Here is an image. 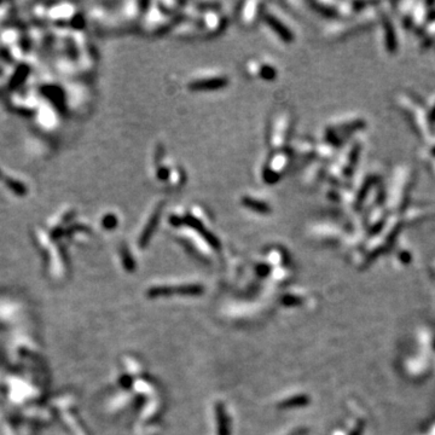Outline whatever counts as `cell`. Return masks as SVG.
<instances>
[{"label":"cell","instance_id":"4","mask_svg":"<svg viewBox=\"0 0 435 435\" xmlns=\"http://www.w3.org/2000/svg\"><path fill=\"white\" fill-rule=\"evenodd\" d=\"M171 23V17L162 9L149 10L144 21V29L150 33H158L167 28Z\"/></svg>","mask_w":435,"mask_h":435},{"label":"cell","instance_id":"7","mask_svg":"<svg viewBox=\"0 0 435 435\" xmlns=\"http://www.w3.org/2000/svg\"><path fill=\"white\" fill-rule=\"evenodd\" d=\"M265 21L267 22V24L270 27H272L273 31L280 36L284 41H292L293 40V33L289 31L287 26L283 23L282 21L277 18L276 16H273L272 14H266L265 15Z\"/></svg>","mask_w":435,"mask_h":435},{"label":"cell","instance_id":"11","mask_svg":"<svg viewBox=\"0 0 435 435\" xmlns=\"http://www.w3.org/2000/svg\"><path fill=\"white\" fill-rule=\"evenodd\" d=\"M322 172H323V170H322L321 165L314 163V165H312L311 167L306 171V174H305L304 177V183L306 185H309V186L314 185L317 182H318L319 178L322 177Z\"/></svg>","mask_w":435,"mask_h":435},{"label":"cell","instance_id":"6","mask_svg":"<svg viewBox=\"0 0 435 435\" xmlns=\"http://www.w3.org/2000/svg\"><path fill=\"white\" fill-rule=\"evenodd\" d=\"M260 5L261 4L255 1L243 4V10L241 12V21L244 26L249 27L255 23L259 17V14H260V10H259Z\"/></svg>","mask_w":435,"mask_h":435},{"label":"cell","instance_id":"8","mask_svg":"<svg viewBox=\"0 0 435 435\" xmlns=\"http://www.w3.org/2000/svg\"><path fill=\"white\" fill-rule=\"evenodd\" d=\"M406 214V222H417L422 221V220L428 219L432 216V209H429L426 206H416V207H410L405 211Z\"/></svg>","mask_w":435,"mask_h":435},{"label":"cell","instance_id":"12","mask_svg":"<svg viewBox=\"0 0 435 435\" xmlns=\"http://www.w3.org/2000/svg\"><path fill=\"white\" fill-rule=\"evenodd\" d=\"M160 214H161V204L154 209V212L151 213V216L149 217L148 220H146V222H148V224H146L145 229H144V231H143V239L148 238L149 234L151 233V231H153L154 227H156V225H157V222H158V219H160Z\"/></svg>","mask_w":435,"mask_h":435},{"label":"cell","instance_id":"10","mask_svg":"<svg viewBox=\"0 0 435 435\" xmlns=\"http://www.w3.org/2000/svg\"><path fill=\"white\" fill-rule=\"evenodd\" d=\"M242 201H243L244 206L248 207L249 209H253V211L259 212V213L266 214L271 211L270 206H268L266 202L255 199V197H253V196H244Z\"/></svg>","mask_w":435,"mask_h":435},{"label":"cell","instance_id":"2","mask_svg":"<svg viewBox=\"0 0 435 435\" xmlns=\"http://www.w3.org/2000/svg\"><path fill=\"white\" fill-rule=\"evenodd\" d=\"M292 129V115L288 111L280 112L273 121L272 131L270 133V144L275 150L280 151L284 148Z\"/></svg>","mask_w":435,"mask_h":435},{"label":"cell","instance_id":"1","mask_svg":"<svg viewBox=\"0 0 435 435\" xmlns=\"http://www.w3.org/2000/svg\"><path fill=\"white\" fill-rule=\"evenodd\" d=\"M395 104H398L399 109L407 115L412 128L415 129L421 139H428L432 134L431 119H429L427 110L423 103L415 96L407 92H399L394 96Z\"/></svg>","mask_w":435,"mask_h":435},{"label":"cell","instance_id":"13","mask_svg":"<svg viewBox=\"0 0 435 435\" xmlns=\"http://www.w3.org/2000/svg\"><path fill=\"white\" fill-rule=\"evenodd\" d=\"M429 119H431V122H435V108L433 111L431 112V115H429Z\"/></svg>","mask_w":435,"mask_h":435},{"label":"cell","instance_id":"3","mask_svg":"<svg viewBox=\"0 0 435 435\" xmlns=\"http://www.w3.org/2000/svg\"><path fill=\"white\" fill-rule=\"evenodd\" d=\"M288 163H289V156L287 153H276L275 155L271 157V160L268 161L267 166H266L265 171V179L267 182H276V180L280 179L282 177V174L284 173V171L287 170Z\"/></svg>","mask_w":435,"mask_h":435},{"label":"cell","instance_id":"5","mask_svg":"<svg viewBox=\"0 0 435 435\" xmlns=\"http://www.w3.org/2000/svg\"><path fill=\"white\" fill-rule=\"evenodd\" d=\"M227 79L225 77L202 78V79L192 80L189 84V89L192 91H214L226 86Z\"/></svg>","mask_w":435,"mask_h":435},{"label":"cell","instance_id":"14","mask_svg":"<svg viewBox=\"0 0 435 435\" xmlns=\"http://www.w3.org/2000/svg\"><path fill=\"white\" fill-rule=\"evenodd\" d=\"M431 156H432V157H434V158H435V146H433V148H432V150H431Z\"/></svg>","mask_w":435,"mask_h":435},{"label":"cell","instance_id":"9","mask_svg":"<svg viewBox=\"0 0 435 435\" xmlns=\"http://www.w3.org/2000/svg\"><path fill=\"white\" fill-rule=\"evenodd\" d=\"M383 28H385V40H386V46H387L388 51L390 52H395L397 50V36H395L394 28H393V24L390 23L389 18H383Z\"/></svg>","mask_w":435,"mask_h":435}]
</instances>
